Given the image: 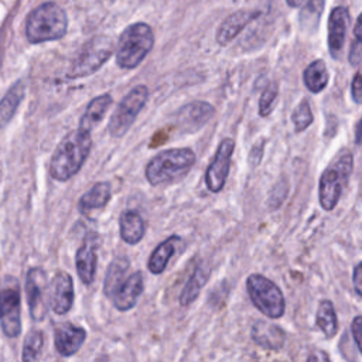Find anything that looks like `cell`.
Instances as JSON below:
<instances>
[{"label":"cell","instance_id":"cell-1","mask_svg":"<svg viewBox=\"0 0 362 362\" xmlns=\"http://www.w3.org/2000/svg\"><path fill=\"white\" fill-rule=\"evenodd\" d=\"M92 148L90 132L78 129L65 136L54 150L49 174L57 181H68L85 164Z\"/></svg>","mask_w":362,"mask_h":362},{"label":"cell","instance_id":"cell-2","mask_svg":"<svg viewBox=\"0 0 362 362\" xmlns=\"http://www.w3.org/2000/svg\"><path fill=\"white\" fill-rule=\"evenodd\" d=\"M66 13L54 1L40 4L25 20V37L31 44L57 41L66 34Z\"/></svg>","mask_w":362,"mask_h":362},{"label":"cell","instance_id":"cell-3","mask_svg":"<svg viewBox=\"0 0 362 362\" xmlns=\"http://www.w3.org/2000/svg\"><path fill=\"white\" fill-rule=\"evenodd\" d=\"M195 160V153L189 147L163 150L147 163L146 178L151 185L178 180L189 171Z\"/></svg>","mask_w":362,"mask_h":362},{"label":"cell","instance_id":"cell-4","mask_svg":"<svg viewBox=\"0 0 362 362\" xmlns=\"http://www.w3.org/2000/svg\"><path fill=\"white\" fill-rule=\"evenodd\" d=\"M352 168V153L348 148H342L322 171L318 184V199L325 211H332L337 206Z\"/></svg>","mask_w":362,"mask_h":362},{"label":"cell","instance_id":"cell-5","mask_svg":"<svg viewBox=\"0 0 362 362\" xmlns=\"http://www.w3.org/2000/svg\"><path fill=\"white\" fill-rule=\"evenodd\" d=\"M154 45V34L148 24L134 23L123 30L116 47V64L122 69H134Z\"/></svg>","mask_w":362,"mask_h":362},{"label":"cell","instance_id":"cell-6","mask_svg":"<svg viewBox=\"0 0 362 362\" xmlns=\"http://www.w3.org/2000/svg\"><path fill=\"white\" fill-rule=\"evenodd\" d=\"M246 290L253 305L269 318H280L286 311V300L280 287L263 274L253 273L246 279Z\"/></svg>","mask_w":362,"mask_h":362},{"label":"cell","instance_id":"cell-7","mask_svg":"<svg viewBox=\"0 0 362 362\" xmlns=\"http://www.w3.org/2000/svg\"><path fill=\"white\" fill-rule=\"evenodd\" d=\"M113 54V42L110 37L98 35L90 38L79 49L74 58L66 76L71 79H78L89 76L96 72Z\"/></svg>","mask_w":362,"mask_h":362},{"label":"cell","instance_id":"cell-8","mask_svg":"<svg viewBox=\"0 0 362 362\" xmlns=\"http://www.w3.org/2000/svg\"><path fill=\"white\" fill-rule=\"evenodd\" d=\"M148 99V88L146 85L134 86L129 93L123 96L119 102L117 107L115 109L113 115L110 116L107 130L113 137L124 136L132 124L134 123L136 117L144 107Z\"/></svg>","mask_w":362,"mask_h":362},{"label":"cell","instance_id":"cell-9","mask_svg":"<svg viewBox=\"0 0 362 362\" xmlns=\"http://www.w3.org/2000/svg\"><path fill=\"white\" fill-rule=\"evenodd\" d=\"M48 280L47 274L40 267H33L27 273L25 291L30 315L34 321H41L47 315L49 300H48Z\"/></svg>","mask_w":362,"mask_h":362},{"label":"cell","instance_id":"cell-10","mask_svg":"<svg viewBox=\"0 0 362 362\" xmlns=\"http://www.w3.org/2000/svg\"><path fill=\"white\" fill-rule=\"evenodd\" d=\"M233 150H235L233 139L226 137L219 143L216 153L205 173V184L211 192L216 194L225 187Z\"/></svg>","mask_w":362,"mask_h":362},{"label":"cell","instance_id":"cell-11","mask_svg":"<svg viewBox=\"0 0 362 362\" xmlns=\"http://www.w3.org/2000/svg\"><path fill=\"white\" fill-rule=\"evenodd\" d=\"M0 324L6 337L16 338L21 332V310L18 287L0 288Z\"/></svg>","mask_w":362,"mask_h":362},{"label":"cell","instance_id":"cell-12","mask_svg":"<svg viewBox=\"0 0 362 362\" xmlns=\"http://www.w3.org/2000/svg\"><path fill=\"white\" fill-rule=\"evenodd\" d=\"M215 109L204 100L189 102L175 112V126L182 133H194L204 127L214 116Z\"/></svg>","mask_w":362,"mask_h":362},{"label":"cell","instance_id":"cell-13","mask_svg":"<svg viewBox=\"0 0 362 362\" xmlns=\"http://www.w3.org/2000/svg\"><path fill=\"white\" fill-rule=\"evenodd\" d=\"M48 300L51 310L58 314H66L74 304V281L68 272H57L48 286Z\"/></svg>","mask_w":362,"mask_h":362},{"label":"cell","instance_id":"cell-14","mask_svg":"<svg viewBox=\"0 0 362 362\" xmlns=\"http://www.w3.org/2000/svg\"><path fill=\"white\" fill-rule=\"evenodd\" d=\"M349 11L344 6L334 7L328 17V49L334 59H338L345 44L348 27H349Z\"/></svg>","mask_w":362,"mask_h":362},{"label":"cell","instance_id":"cell-15","mask_svg":"<svg viewBox=\"0 0 362 362\" xmlns=\"http://www.w3.org/2000/svg\"><path fill=\"white\" fill-rule=\"evenodd\" d=\"M98 235L90 233L85 238L75 256L76 273L81 281L86 286L92 284L98 267Z\"/></svg>","mask_w":362,"mask_h":362},{"label":"cell","instance_id":"cell-16","mask_svg":"<svg viewBox=\"0 0 362 362\" xmlns=\"http://www.w3.org/2000/svg\"><path fill=\"white\" fill-rule=\"evenodd\" d=\"M86 339V331L72 322L58 324L54 329V346L65 358L76 354Z\"/></svg>","mask_w":362,"mask_h":362},{"label":"cell","instance_id":"cell-17","mask_svg":"<svg viewBox=\"0 0 362 362\" xmlns=\"http://www.w3.org/2000/svg\"><path fill=\"white\" fill-rule=\"evenodd\" d=\"M144 288L143 283V274L141 272H134L132 274H127L126 279L117 286L116 291L110 297L115 308L119 311H127L133 308L140 298Z\"/></svg>","mask_w":362,"mask_h":362},{"label":"cell","instance_id":"cell-18","mask_svg":"<svg viewBox=\"0 0 362 362\" xmlns=\"http://www.w3.org/2000/svg\"><path fill=\"white\" fill-rule=\"evenodd\" d=\"M260 14L259 10L242 8L229 14L216 30V42L219 45H228L235 37Z\"/></svg>","mask_w":362,"mask_h":362},{"label":"cell","instance_id":"cell-19","mask_svg":"<svg viewBox=\"0 0 362 362\" xmlns=\"http://www.w3.org/2000/svg\"><path fill=\"white\" fill-rule=\"evenodd\" d=\"M252 339L256 345L264 349L279 351L284 345L286 334L276 324L269 321H256L252 327Z\"/></svg>","mask_w":362,"mask_h":362},{"label":"cell","instance_id":"cell-20","mask_svg":"<svg viewBox=\"0 0 362 362\" xmlns=\"http://www.w3.org/2000/svg\"><path fill=\"white\" fill-rule=\"evenodd\" d=\"M182 245V239L177 235H173L170 238H167L165 240H163L150 255L148 262H147V267L150 270V273L153 274H161L170 259L174 256V253L177 252V249Z\"/></svg>","mask_w":362,"mask_h":362},{"label":"cell","instance_id":"cell-21","mask_svg":"<svg viewBox=\"0 0 362 362\" xmlns=\"http://www.w3.org/2000/svg\"><path fill=\"white\" fill-rule=\"evenodd\" d=\"M112 96L109 93H103L99 95L96 98H93L89 105L85 109V113L81 117L79 122V127L88 132H92L106 116L109 107L112 106Z\"/></svg>","mask_w":362,"mask_h":362},{"label":"cell","instance_id":"cell-22","mask_svg":"<svg viewBox=\"0 0 362 362\" xmlns=\"http://www.w3.org/2000/svg\"><path fill=\"white\" fill-rule=\"evenodd\" d=\"M119 229H120V238L126 243L136 245L143 239L146 226L141 215L137 211L129 209L120 215Z\"/></svg>","mask_w":362,"mask_h":362},{"label":"cell","instance_id":"cell-23","mask_svg":"<svg viewBox=\"0 0 362 362\" xmlns=\"http://www.w3.org/2000/svg\"><path fill=\"white\" fill-rule=\"evenodd\" d=\"M110 197H112L110 184L106 181H100L79 198L78 208L82 214H89L95 209L103 208L110 201Z\"/></svg>","mask_w":362,"mask_h":362},{"label":"cell","instance_id":"cell-24","mask_svg":"<svg viewBox=\"0 0 362 362\" xmlns=\"http://www.w3.org/2000/svg\"><path fill=\"white\" fill-rule=\"evenodd\" d=\"M25 95V85L23 81H17L10 86L6 95L0 99V129L10 123L14 117L20 103Z\"/></svg>","mask_w":362,"mask_h":362},{"label":"cell","instance_id":"cell-25","mask_svg":"<svg viewBox=\"0 0 362 362\" xmlns=\"http://www.w3.org/2000/svg\"><path fill=\"white\" fill-rule=\"evenodd\" d=\"M328 69L322 59L313 61L303 72V82L311 93L322 92L328 85Z\"/></svg>","mask_w":362,"mask_h":362},{"label":"cell","instance_id":"cell-26","mask_svg":"<svg viewBox=\"0 0 362 362\" xmlns=\"http://www.w3.org/2000/svg\"><path fill=\"white\" fill-rule=\"evenodd\" d=\"M208 277H209V272L208 269H205L204 266H198L192 274L189 276V279L187 280L182 291H181V296H180V304L187 307L191 303H194L197 300V297L199 296L201 290L204 288L205 283L208 281Z\"/></svg>","mask_w":362,"mask_h":362},{"label":"cell","instance_id":"cell-27","mask_svg":"<svg viewBox=\"0 0 362 362\" xmlns=\"http://www.w3.org/2000/svg\"><path fill=\"white\" fill-rule=\"evenodd\" d=\"M315 324L327 338H332L338 332V318L332 301L322 300L315 313Z\"/></svg>","mask_w":362,"mask_h":362},{"label":"cell","instance_id":"cell-28","mask_svg":"<svg viewBox=\"0 0 362 362\" xmlns=\"http://www.w3.org/2000/svg\"><path fill=\"white\" fill-rule=\"evenodd\" d=\"M129 267H130V263L126 257L115 259L109 264L106 276H105V283H103V293L107 298H110L113 296L117 286L126 279Z\"/></svg>","mask_w":362,"mask_h":362},{"label":"cell","instance_id":"cell-29","mask_svg":"<svg viewBox=\"0 0 362 362\" xmlns=\"http://www.w3.org/2000/svg\"><path fill=\"white\" fill-rule=\"evenodd\" d=\"M325 0H305L300 11V24L305 30H313L318 25L320 17L324 11Z\"/></svg>","mask_w":362,"mask_h":362},{"label":"cell","instance_id":"cell-30","mask_svg":"<svg viewBox=\"0 0 362 362\" xmlns=\"http://www.w3.org/2000/svg\"><path fill=\"white\" fill-rule=\"evenodd\" d=\"M42 348H44V334L38 329L30 331L23 344L21 359L25 362L37 361L41 356Z\"/></svg>","mask_w":362,"mask_h":362},{"label":"cell","instance_id":"cell-31","mask_svg":"<svg viewBox=\"0 0 362 362\" xmlns=\"http://www.w3.org/2000/svg\"><path fill=\"white\" fill-rule=\"evenodd\" d=\"M291 120H293L296 133L304 132V130L313 123L314 116H313V112H311L310 102H308L307 99H303V100L297 105V107L293 110Z\"/></svg>","mask_w":362,"mask_h":362},{"label":"cell","instance_id":"cell-32","mask_svg":"<svg viewBox=\"0 0 362 362\" xmlns=\"http://www.w3.org/2000/svg\"><path fill=\"white\" fill-rule=\"evenodd\" d=\"M279 95V86L276 82H272L267 85V88L262 92L260 99H259V115L266 117L270 115V112L274 107L276 99Z\"/></svg>","mask_w":362,"mask_h":362},{"label":"cell","instance_id":"cell-33","mask_svg":"<svg viewBox=\"0 0 362 362\" xmlns=\"http://www.w3.org/2000/svg\"><path fill=\"white\" fill-rule=\"evenodd\" d=\"M349 64L358 65L362 62V13L358 16L354 27V41L349 49Z\"/></svg>","mask_w":362,"mask_h":362},{"label":"cell","instance_id":"cell-34","mask_svg":"<svg viewBox=\"0 0 362 362\" xmlns=\"http://www.w3.org/2000/svg\"><path fill=\"white\" fill-rule=\"evenodd\" d=\"M351 96L355 103H362V68L356 71L351 82Z\"/></svg>","mask_w":362,"mask_h":362},{"label":"cell","instance_id":"cell-35","mask_svg":"<svg viewBox=\"0 0 362 362\" xmlns=\"http://www.w3.org/2000/svg\"><path fill=\"white\" fill-rule=\"evenodd\" d=\"M351 331H352V337L355 339V344L358 345V349L362 354V315H356L352 320Z\"/></svg>","mask_w":362,"mask_h":362},{"label":"cell","instance_id":"cell-36","mask_svg":"<svg viewBox=\"0 0 362 362\" xmlns=\"http://www.w3.org/2000/svg\"><path fill=\"white\" fill-rule=\"evenodd\" d=\"M263 148H264V140H259L250 150L249 153V161L252 164V167H256L263 157Z\"/></svg>","mask_w":362,"mask_h":362},{"label":"cell","instance_id":"cell-37","mask_svg":"<svg viewBox=\"0 0 362 362\" xmlns=\"http://www.w3.org/2000/svg\"><path fill=\"white\" fill-rule=\"evenodd\" d=\"M352 281H354L355 291L358 293L359 297H362V262L355 266L354 274H352Z\"/></svg>","mask_w":362,"mask_h":362},{"label":"cell","instance_id":"cell-38","mask_svg":"<svg viewBox=\"0 0 362 362\" xmlns=\"http://www.w3.org/2000/svg\"><path fill=\"white\" fill-rule=\"evenodd\" d=\"M355 143L358 146H362V117L358 120L355 127Z\"/></svg>","mask_w":362,"mask_h":362},{"label":"cell","instance_id":"cell-39","mask_svg":"<svg viewBox=\"0 0 362 362\" xmlns=\"http://www.w3.org/2000/svg\"><path fill=\"white\" fill-rule=\"evenodd\" d=\"M286 3L288 4V7L291 8H297V7H301L304 0H286Z\"/></svg>","mask_w":362,"mask_h":362}]
</instances>
